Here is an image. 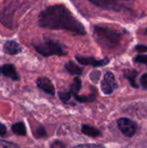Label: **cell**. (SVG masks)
Returning <instances> with one entry per match:
<instances>
[{"mask_svg":"<svg viewBox=\"0 0 147 148\" xmlns=\"http://www.w3.org/2000/svg\"><path fill=\"white\" fill-rule=\"evenodd\" d=\"M38 24L49 29L67 30L75 35H85L84 25L63 4L49 6L43 10L38 17Z\"/></svg>","mask_w":147,"mask_h":148,"instance_id":"6da1fadb","label":"cell"},{"mask_svg":"<svg viewBox=\"0 0 147 148\" xmlns=\"http://www.w3.org/2000/svg\"><path fill=\"white\" fill-rule=\"evenodd\" d=\"M94 36L96 42L106 49H113L119 46L122 40V33L114 28L106 25H94Z\"/></svg>","mask_w":147,"mask_h":148,"instance_id":"7a4b0ae2","label":"cell"},{"mask_svg":"<svg viewBox=\"0 0 147 148\" xmlns=\"http://www.w3.org/2000/svg\"><path fill=\"white\" fill-rule=\"evenodd\" d=\"M32 44L35 49L45 57L51 56H62L67 54L62 44H61L57 41H54L51 39H45L37 42H33Z\"/></svg>","mask_w":147,"mask_h":148,"instance_id":"3957f363","label":"cell"},{"mask_svg":"<svg viewBox=\"0 0 147 148\" xmlns=\"http://www.w3.org/2000/svg\"><path fill=\"white\" fill-rule=\"evenodd\" d=\"M94 5L107 10L120 11L126 10L134 0H88Z\"/></svg>","mask_w":147,"mask_h":148,"instance_id":"277c9868","label":"cell"},{"mask_svg":"<svg viewBox=\"0 0 147 148\" xmlns=\"http://www.w3.org/2000/svg\"><path fill=\"white\" fill-rule=\"evenodd\" d=\"M118 127L126 137H133L137 131V124L128 118H120L118 121Z\"/></svg>","mask_w":147,"mask_h":148,"instance_id":"5b68a950","label":"cell"},{"mask_svg":"<svg viewBox=\"0 0 147 148\" xmlns=\"http://www.w3.org/2000/svg\"><path fill=\"white\" fill-rule=\"evenodd\" d=\"M101 88L105 95L112 94L118 88V84L116 82L114 75L112 72L108 71L105 74L101 84Z\"/></svg>","mask_w":147,"mask_h":148,"instance_id":"8992f818","label":"cell"},{"mask_svg":"<svg viewBox=\"0 0 147 148\" xmlns=\"http://www.w3.org/2000/svg\"><path fill=\"white\" fill-rule=\"evenodd\" d=\"M76 61L82 65H89L93 67H101L109 63L110 60L108 58L105 59H96L94 56H75Z\"/></svg>","mask_w":147,"mask_h":148,"instance_id":"52a82bcc","label":"cell"},{"mask_svg":"<svg viewBox=\"0 0 147 148\" xmlns=\"http://www.w3.org/2000/svg\"><path fill=\"white\" fill-rule=\"evenodd\" d=\"M36 85L40 89H42L48 95H54L55 94V87H54L52 82L47 77L38 78L36 80Z\"/></svg>","mask_w":147,"mask_h":148,"instance_id":"ba28073f","label":"cell"},{"mask_svg":"<svg viewBox=\"0 0 147 148\" xmlns=\"http://www.w3.org/2000/svg\"><path fill=\"white\" fill-rule=\"evenodd\" d=\"M0 74L4 76L10 78L13 81H18L20 79L16 68L13 64H3L0 67Z\"/></svg>","mask_w":147,"mask_h":148,"instance_id":"9c48e42d","label":"cell"},{"mask_svg":"<svg viewBox=\"0 0 147 148\" xmlns=\"http://www.w3.org/2000/svg\"><path fill=\"white\" fill-rule=\"evenodd\" d=\"M3 51L8 55H17L22 51L21 46L15 41H7L3 44Z\"/></svg>","mask_w":147,"mask_h":148,"instance_id":"30bf717a","label":"cell"},{"mask_svg":"<svg viewBox=\"0 0 147 148\" xmlns=\"http://www.w3.org/2000/svg\"><path fill=\"white\" fill-rule=\"evenodd\" d=\"M65 69L72 75H81L83 72V69L81 67L78 66L73 61H68L65 64Z\"/></svg>","mask_w":147,"mask_h":148,"instance_id":"8fae6325","label":"cell"},{"mask_svg":"<svg viewBox=\"0 0 147 148\" xmlns=\"http://www.w3.org/2000/svg\"><path fill=\"white\" fill-rule=\"evenodd\" d=\"M124 75L125 77L130 82L131 85L133 88H139L138 84L136 83V78L138 76V72L134 69H126L124 71Z\"/></svg>","mask_w":147,"mask_h":148,"instance_id":"7c38bea8","label":"cell"},{"mask_svg":"<svg viewBox=\"0 0 147 148\" xmlns=\"http://www.w3.org/2000/svg\"><path fill=\"white\" fill-rule=\"evenodd\" d=\"M81 132L84 134L90 136V137H98L101 135V132L98 129H96L91 126H88V125H82Z\"/></svg>","mask_w":147,"mask_h":148,"instance_id":"4fadbf2b","label":"cell"},{"mask_svg":"<svg viewBox=\"0 0 147 148\" xmlns=\"http://www.w3.org/2000/svg\"><path fill=\"white\" fill-rule=\"evenodd\" d=\"M11 129H12L14 134H16V135H19V136H23L27 133L23 122H21V121L13 124L12 127H11Z\"/></svg>","mask_w":147,"mask_h":148,"instance_id":"5bb4252c","label":"cell"},{"mask_svg":"<svg viewBox=\"0 0 147 148\" xmlns=\"http://www.w3.org/2000/svg\"><path fill=\"white\" fill-rule=\"evenodd\" d=\"M81 88V81L79 77H75L74 79V82H73L69 90L72 92L73 95H77L79 93Z\"/></svg>","mask_w":147,"mask_h":148,"instance_id":"9a60e30c","label":"cell"},{"mask_svg":"<svg viewBox=\"0 0 147 148\" xmlns=\"http://www.w3.org/2000/svg\"><path fill=\"white\" fill-rule=\"evenodd\" d=\"M74 97L80 102H89V101H94L95 100V95L92 94L88 96H80L77 95H75Z\"/></svg>","mask_w":147,"mask_h":148,"instance_id":"2e32d148","label":"cell"},{"mask_svg":"<svg viewBox=\"0 0 147 148\" xmlns=\"http://www.w3.org/2000/svg\"><path fill=\"white\" fill-rule=\"evenodd\" d=\"M58 95H59V98L61 99V101H62V102L67 103V102L70 100V98H71V96L73 95V94H72V92H71L70 90H68V91L59 92V93H58Z\"/></svg>","mask_w":147,"mask_h":148,"instance_id":"e0dca14e","label":"cell"},{"mask_svg":"<svg viewBox=\"0 0 147 148\" xmlns=\"http://www.w3.org/2000/svg\"><path fill=\"white\" fill-rule=\"evenodd\" d=\"M34 136L36 138H43V137L47 136V133H46L45 129L40 126L37 128H36V131H34Z\"/></svg>","mask_w":147,"mask_h":148,"instance_id":"ac0fdd59","label":"cell"},{"mask_svg":"<svg viewBox=\"0 0 147 148\" xmlns=\"http://www.w3.org/2000/svg\"><path fill=\"white\" fill-rule=\"evenodd\" d=\"M0 148H20L13 142L7 140H0Z\"/></svg>","mask_w":147,"mask_h":148,"instance_id":"d6986e66","label":"cell"},{"mask_svg":"<svg viewBox=\"0 0 147 148\" xmlns=\"http://www.w3.org/2000/svg\"><path fill=\"white\" fill-rule=\"evenodd\" d=\"M133 60L136 63L146 64L147 66V55H138L134 57Z\"/></svg>","mask_w":147,"mask_h":148,"instance_id":"ffe728a7","label":"cell"},{"mask_svg":"<svg viewBox=\"0 0 147 148\" xmlns=\"http://www.w3.org/2000/svg\"><path fill=\"white\" fill-rule=\"evenodd\" d=\"M73 148H105L102 145H96V144H83L78 145Z\"/></svg>","mask_w":147,"mask_h":148,"instance_id":"44dd1931","label":"cell"},{"mask_svg":"<svg viewBox=\"0 0 147 148\" xmlns=\"http://www.w3.org/2000/svg\"><path fill=\"white\" fill-rule=\"evenodd\" d=\"M100 76H101V72L98 71V70H94V71H93V72L90 74V79H91L94 83L98 82V81H99V79H100Z\"/></svg>","mask_w":147,"mask_h":148,"instance_id":"7402d4cb","label":"cell"},{"mask_svg":"<svg viewBox=\"0 0 147 148\" xmlns=\"http://www.w3.org/2000/svg\"><path fill=\"white\" fill-rule=\"evenodd\" d=\"M50 148H66V145L60 140H54L50 144Z\"/></svg>","mask_w":147,"mask_h":148,"instance_id":"603a6c76","label":"cell"},{"mask_svg":"<svg viewBox=\"0 0 147 148\" xmlns=\"http://www.w3.org/2000/svg\"><path fill=\"white\" fill-rule=\"evenodd\" d=\"M140 84L143 87V88L147 90V73L142 75V76L140 77Z\"/></svg>","mask_w":147,"mask_h":148,"instance_id":"cb8c5ba5","label":"cell"},{"mask_svg":"<svg viewBox=\"0 0 147 148\" xmlns=\"http://www.w3.org/2000/svg\"><path fill=\"white\" fill-rule=\"evenodd\" d=\"M6 134H7V128H6V127L3 124L0 123V136H4Z\"/></svg>","mask_w":147,"mask_h":148,"instance_id":"d4e9b609","label":"cell"},{"mask_svg":"<svg viewBox=\"0 0 147 148\" xmlns=\"http://www.w3.org/2000/svg\"><path fill=\"white\" fill-rule=\"evenodd\" d=\"M135 49L139 52H146V51H147V46H146V45H137L135 47Z\"/></svg>","mask_w":147,"mask_h":148,"instance_id":"484cf974","label":"cell"},{"mask_svg":"<svg viewBox=\"0 0 147 148\" xmlns=\"http://www.w3.org/2000/svg\"><path fill=\"white\" fill-rule=\"evenodd\" d=\"M145 32H146V34H147V28H146V29H145Z\"/></svg>","mask_w":147,"mask_h":148,"instance_id":"4316f807","label":"cell"}]
</instances>
